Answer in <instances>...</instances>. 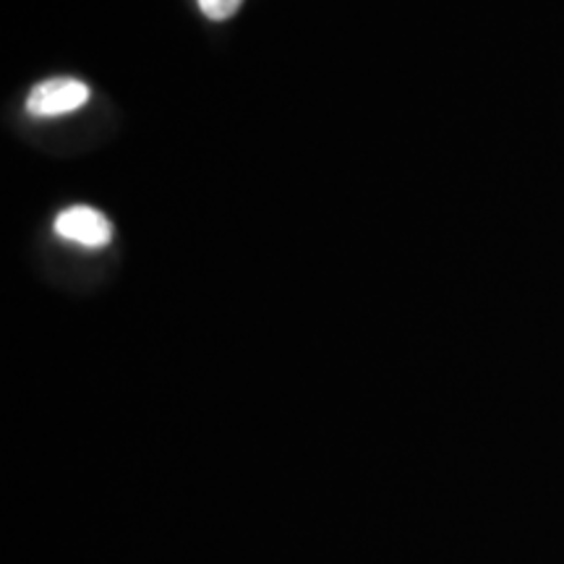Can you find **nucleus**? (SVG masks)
<instances>
[{"mask_svg":"<svg viewBox=\"0 0 564 564\" xmlns=\"http://www.w3.org/2000/svg\"><path fill=\"white\" fill-rule=\"evenodd\" d=\"M55 232L63 241L84 246V249H105L112 241V225L100 209L76 204L55 217Z\"/></svg>","mask_w":564,"mask_h":564,"instance_id":"obj_2","label":"nucleus"},{"mask_svg":"<svg viewBox=\"0 0 564 564\" xmlns=\"http://www.w3.org/2000/svg\"><path fill=\"white\" fill-rule=\"evenodd\" d=\"M243 0H199V9L212 21H225L236 17V11L241 9Z\"/></svg>","mask_w":564,"mask_h":564,"instance_id":"obj_3","label":"nucleus"},{"mask_svg":"<svg viewBox=\"0 0 564 564\" xmlns=\"http://www.w3.org/2000/svg\"><path fill=\"white\" fill-rule=\"evenodd\" d=\"M89 87L74 76H53L40 82L26 97V112L34 118H58L87 105Z\"/></svg>","mask_w":564,"mask_h":564,"instance_id":"obj_1","label":"nucleus"}]
</instances>
